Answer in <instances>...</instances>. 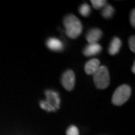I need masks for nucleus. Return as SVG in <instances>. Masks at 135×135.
Returning a JSON list of instances; mask_svg holds the SVG:
<instances>
[{
  "label": "nucleus",
  "mask_w": 135,
  "mask_h": 135,
  "mask_svg": "<svg viewBox=\"0 0 135 135\" xmlns=\"http://www.w3.org/2000/svg\"><path fill=\"white\" fill-rule=\"evenodd\" d=\"M90 3L92 4L93 7L95 9H100V8L104 7L106 4V1L105 0H91Z\"/></svg>",
  "instance_id": "ddd939ff"
},
{
  "label": "nucleus",
  "mask_w": 135,
  "mask_h": 135,
  "mask_svg": "<svg viewBox=\"0 0 135 135\" xmlns=\"http://www.w3.org/2000/svg\"><path fill=\"white\" fill-rule=\"evenodd\" d=\"M132 71H133V74L135 73V62H133V68H132Z\"/></svg>",
  "instance_id": "a211bd4d"
},
{
  "label": "nucleus",
  "mask_w": 135,
  "mask_h": 135,
  "mask_svg": "<svg viewBox=\"0 0 135 135\" xmlns=\"http://www.w3.org/2000/svg\"><path fill=\"white\" fill-rule=\"evenodd\" d=\"M93 80L97 88L104 90L110 84L109 70L105 66H100L98 69L93 74Z\"/></svg>",
  "instance_id": "f03ea898"
},
{
  "label": "nucleus",
  "mask_w": 135,
  "mask_h": 135,
  "mask_svg": "<svg viewBox=\"0 0 135 135\" xmlns=\"http://www.w3.org/2000/svg\"><path fill=\"white\" fill-rule=\"evenodd\" d=\"M61 83L66 90H72L75 87V73L72 70H67L63 73L62 76H61Z\"/></svg>",
  "instance_id": "20e7f679"
},
{
  "label": "nucleus",
  "mask_w": 135,
  "mask_h": 135,
  "mask_svg": "<svg viewBox=\"0 0 135 135\" xmlns=\"http://www.w3.org/2000/svg\"><path fill=\"white\" fill-rule=\"evenodd\" d=\"M66 33L71 39H75L82 33L83 25L81 21L73 14L67 15L63 20Z\"/></svg>",
  "instance_id": "f257e3e1"
},
{
  "label": "nucleus",
  "mask_w": 135,
  "mask_h": 135,
  "mask_svg": "<svg viewBox=\"0 0 135 135\" xmlns=\"http://www.w3.org/2000/svg\"><path fill=\"white\" fill-rule=\"evenodd\" d=\"M129 47L132 52H135V37L133 35L129 39Z\"/></svg>",
  "instance_id": "dca6fc26"
},
{
  "label": "nucleus",
  "mask_w": 135,
  "mask_h": 135,
  "mask_svg": "<svg viewBox=\"0 0 135 135\" xmlns=\"http://www.w3.org/2000/svg\"><path fill=\"white\" fill-rule=\"evenodd\" d=\"M102 47L101 46L95 43V44H89L84 49H83V55L85 56H93L98 55L101 52Z\"/></svg>",
  "instance_id": "6e6552de"
},
{
  "label": "nucleus",
  "mask_w": 135,
  "mask_h": 135,
  "mask_svg": "<svg viewBox=\"0 0 135 135\" xmlns=\"http://www.w3.org/2000/svg\"><path fill=\"white\" fill-rule=\"evenodd\" d=\"M40 106L42 108L43 110H47V112H53V110H55V109L51 106V105L48 104L47 101H41L40 102Z\"/></svg>",
  "instance_id": "4468645a"
},
{
  "label": "nucleus",
  "mask_w": 135,
  "mask_h": 135,
  "mask_svg": "<svg viewBox=\"0 0 135 135\" xmlns=\"http://www.w3.org/2000/svg\"><path fill=\"white\" fill-rule=\"evenodd\" d=\"M114 13V9L110 4H105L104 6V9L102 10V15L105 18H110Z\"/></svg>",
  "instance_id": "9b49d317"
},
{
  "label": "nucleus",
  "mask_w": 135,
  "mask_h": 135,
  "mask_svg": "<svg viewBox=\"0 0 135 135\" xmlns=\"http://www.w3.org/2000/svg\"><path fill=\"white\" fill-rule=\"evenodd\" d=\"M47 46L53 51H61L63 49V44L61 40L55 38H50L47 41Z\"/></svg>",
  "instance_id": "1a4fd4ad"
},
{
  "label": "nucleus",
  "mask_w": 135,
  "mask_h": 135,
  "mask_svg": "<svg viewBox=\"0 0 135 135\" xmlns=\"http://www.w3.org/2000/svg\"><path fill=\"white\" fill-rule=\"evenodd\" d=\"M46 96H47V103L52 106L55 110L58 109L60 106V98L58 94L53 90H47L46 91Z\"/></svg>",
  "instance_id": "39448f33"
},
{
  "label": "nucleus",
  "mask_w": 135,
  "mask_h": 135,
  "mask_svg": "<svg viewBox=\"0 0 135 135\" xmlns=\"http://www.w3.org/2000/svg\"><path fill=\"white\" fill-rule=\"evenodd\" d=\"M103 33L100 29L98 28H93L88 32L86 35V40L89 42V44H95L98 43V41L101 39Z\"/></svg>",
  "instance_id": "423d86ee"
},
{
  "label": "nucleus",
  "mask_w": 135,
  "mask_h": 135,
  "mask_svg": "<svg viewBox=\"0 0 135 135\" xmlns=\"http://www.w3.org/2000/svg\"><path fill=\"white\" fill-rule=\"evenodd\" d=\"M132 90L129 85L123 84L117 88L112 96V104L115 105H122L130 98Z\"/></svg>",
  "instance_id": "7ed1b4c3"
},
{
  "label": "nucleus",
  "mask_w": 135,
  "mask_h": 135,
  "mask_svg": "<svg viewBox=\"0 0 135 135\" xmlns=\"http://www.w3.org/2000/svg\"><path fill=\"white\" fill-rule=\"evenodd\" d=\"M100 67V61L98 59H92L87 61L84 66V70L87 75H93Z\"/></svg>",
  "instance_id": "0eeeda50"
},
{
  "label": "nucleus",
  "mask_w": 135,
  "mask_h": 135,
  "mask_svg": "<svg viewBox=\"0 0 135 135\" xmlns=\"http://www.w3.org/2000/svg\"><path fill=\"white\" fill-rule=\"evenodd\" d=\"M130 21H131V25L133 27H135V10H132L131 12V17H130Z\"/></svg>",
  "instance_id": "f3484780"
},
{
  "label": "nucleus",
  "mask_w": 135,
  "mask_h": 135,
  "mask_svg": "<svg viewBox=\"0 0 135 135\" xmlns=\"http://www.w3.org/2000/svg\"><path fill=\"white\" fill-rule=\"evenodd\" d=\"M121 40L118 39V37L113 38V40H112L110 44V47H109V54L110 55H115L119 52V49L121 47Z\"/></svg>",
  "instance_id": "9d476101"
},
{
  "label": "nucleus",
  "mask_w": 135,
  "mask_h": 135,
  "mask_svg": "<svg viewBox=\"0 0 135 135\" xmlns=\"http://www.w3.org/2000/svg\"><path fill=\"white\" fill-rule=\"evenodd\" d=\"M67 135H79V131L75 126H70L67 130Z\"/></svg>",
  "instance_id": "2eb2a0df"
},
{
  "label": "nucleus",
  "mask_w": 135,
  "mask_h": 135,
  "mask_svg": "<svg viewBox=\"0 0 135 135\" xmlns=\"http://www.w3.org/2000/svg\"><path fill=\"white\" fill-rule=\"evenodd\" d=\"M79 12L83 17H88L90 13V7L88 4H83L79 8Z\"/></svg>",
  "instance_id": "f8f14e48"
}]
</instances>
